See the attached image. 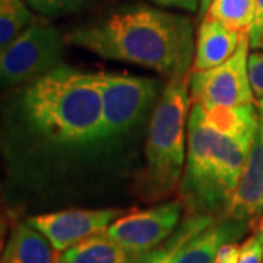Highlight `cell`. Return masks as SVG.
<instances>
[{
    "mask_svg": "<svg viewBox=\"0 0 263 263\" xmlns=\"http://www.w3.org/2000/svg\"><path fill=\"white\" fill-rule=\"evenodd\" d=\"M139 257L101 231L59 252V263H133Z\"/></svg>",
    "mask_w": 263,
    "mask_h": 263,
    "instance_id": "cell-15",
    "label": "cell"
},
{
    "mask_svg": "<svg viewBox=\"0 0 263 263\" xmlns=\"http://www.w3.org/2000/svg\"><path fill=\"white\" fill-rule=\"evenodd\" d=\"M123 214L122 209L116 208L65 209L29 216L27 222L44 235L54 250L63 252L91 235L105 231Z\"/></svg>",
    "mask_w": 263,
    "mask_h": 263,
    "instance_id": "cell-9",
    "label": "cell"
},
{
    "mask_svg": "<svg viewBox=\"0 0 263 263\" xmlns=\"http://www.w3.org/2000/svg\"><path fill=\"white\" fill-rule=\"evenodd\" d=\"M32 19L25 0H0V50L18 37Z\"/></svg>",
    "mask_w": 263,
    "mask_h": 263,
    "instance_id": "cell-18",
    "label": "cell"
},
{
    "mask_svg": "<svg viewBox=\"0 0 263 263\" xmlns=\"http://www.w3.org/2000/svg\"><path fill=\"white\" fill-rule=\"evenodd\" d=\"M263 212V127L259 124L226 216L252 222Z\"/></svg>",
    "mask_w": 263,
    "mask_h": 263,
    "instance_id": "cell-10",
    "label": "cell"
},
{
    "mask_svg": "<svg viewBox=\"0 0 263 263\" xmlns=\"http://www.w3.org/2000/svg\"><path fill=\"white\" fill-rule=\"evenodd\" d=\"M263 260V245L260 240L252 235L241 243V254L238 263H262Z\"/></svg>",
    "mask_w": 263,
    "mask_h": 263,
    "instance_id": "cell-21",
    "label": "cell"
},
{
    "mask_svg": "<svg viewBox=\"0 0 263 263\" xmlns=\"http://www.w3.org/2000/svg\"><path fill=\"white\" fill-rule=\"evenodd\" d=\"M257 48H263V35L260 38V41H259V44H257Z\"/></svg>",
    "mask_w": 263,
    "mask_h": 263,
    "instance_id": "cell-29",
    "label": "cell"
},
{
    "mask_svg": "<svg viewBox=\"0 0 263 263\" xmlns=\"http://www.w3.org/2000/svg\"><path fill=\"white\" fill-rule=\"evenodd\" d=\"M214 221L212 216L187 215L165 241L142 253L133 263H176L184 246Z\"/></svg>",
    "mask_w": 263,
    "mask_h": 263,
    "instance_id": "cell-16",
    "label": "cell"
},
{
    "mask_svg": "<svg viewBox=\"0 0 263 263\" xmlns=\"http://www.w3.org/2000/svg\"><path fill=\"white\" fill-rule=\"evenodd\" d=\"M252 142L208 127L193 110L187 123V155L180 200L187 215L226 216Z\"/></svg>",
    "mask_w": 263,
    "mask_h": 263,
    "instance_id": "cell-3",
    "label": "cell"
},
{
    "mask_svg": "<svg viewBox=\"0 0 263 263\" xmlns=\"http://www.w3.org/2000/svg\"><path fill=\"white\" fill-rule=\"evenodd\" d=\"M245 35L247 34L233 31L212 16H202L195 40L192 70H206L224 63L234 54Z\"/></svg>",
    "mask_w": 263,
    "mask_h": 263,
    "instance_id": "cell-11",
    "label": "cell"
},
{
    "mask_svg": "<svg viewBox=\"0 0 263 263\" xmlns=\"http://www.w3.org/2000/svg\"><path fill=\"white\" fill-rule=\"evenodd\" d=\"M254 6H256L254 22L249 31V41H250V47L256 50L263 35V0H254Z\"/></svg>",
    "mask_w": 263,
    "mask_h": 263,
    "instance_id": "cell-22",
    "label": "cell"
},
{
    "mask_svg": "<svg viewBox=\"0 0 263 263\" xmlns=\"http://www.w3.org/2000/svg\"><path fill=\"white\" fill-rule=\"evenodd\" d=\"M190 75L168 79L152 113L145 146L146 167L138 184L139 196L146 202L170 197L180 187L186 164V129Z\"/></svg>",
    "mask_w": 263,
    "mask_h": 263,
    "instance_id": "cell-4",
    "label": "cell"
},
{
    "mask_svg": "<svg viewBox=\"0 0 263 263\" xmlns=\"http://www.w3.org/2000/svg\"><path fill=\"white\" fill-rule=\"evenodd\" d=\"M211 2L212 0H199V13L203 16L205 13H206L208 8H209V5H211Z\"/></svg>",
    "mask_w": 263,
    "mask_h": 263,
    "instance_id": "cell-27",
    "label": "cell"
},
{
    "mask_svg": "<svg viewBox=\"0 0 263 263\" xmlns=\"http://www.w3.org/2000/svg\"><path fill=\"white\" fill-rule=\"evenodd\" d=\"M192 110L208 127L241 141L253 142L259 127V113L253 103L230 107H203L200 104H193Z\"/></svg>",
    "mask_w": 263,
    "mask_h": 263,
    "instance_id": "cell-13",
    "label": "cell"
},
{
    "mask_svg": "<svg viewBox=\"0 0 263 263\" xmlns=\"http://www.w3.org/2000/svg\"><path fill=\"white\" fill-rule=\"evenodd\" d=\"M27 5L44 18H59L82 9L91 0H25Z\"/></svg>",
    "mask_w": 263,
    "mask_h": 263,
    "instance_id": "cell-19",
    "label": "cell"
},
{
    "mask_svg": "<svg viewBox=\"0 0 263 263\" xmlns=\"http://www.w3.org/2000/svg\"><path fill=\"white\" fill-rule=\"evenodd\" d=\"M19 123L53 149H84L103 142V103L97 73L59 65L32 79L16 101Z\"/></svg>",
    "mask_w": 263,
    "mask_h": 263,
    "instance_id": "cell-2",
    "label": "cell"
},
{
    "mask_svg": "<svg viewBox=\"0 0 263 263\" xmlns=\"http://www.w3.org/2000/svg\"><path fill=\"white\" fill-rule=\"evenodd\" d=\"M65 40L44 19H32L10 44L0 50V85L28 84L62 65Z\"/></svg>",
    "mask_w": 263,
    "mask_h": 263,
    "instance_id": "cell-6",
    "label": "cell"
},
{
    "mask_svg": "<svg viewBox=\"0 0 263 263\" xmlns=\"http://www.w3.org/2000/svg\"><path fill=\"white\" fill-rule=\"evenodd\" d=\"M241 254V245L235 241H227L219 246L215 256V263H238Z\"/></svg>",
    "mask_w": 263,
    "mask_h": 263,
    "instance_id": "cell-23",
    "label": "cell"
},
{
    "mask_svg": "<svg viewBox=\"0 0 263 263\" xmlns=\"http://www.w3.org/2000/svg\"><path fill=\"white\" fill-rule=\"evenodd\" d=\"M249 47V35H245L234 54L224 63L206 70H192L189 78L192 104L230 107L253 103L254 95L247 69Z\"/></svg>",
    "mask_w": 263,
    "mask_h": 263,
    "instance_id": "cell-7",
    "label": "cell"
},
{
    "mask_svg": "<svg viewBox=\"0 0 263 263\" xmlns=\"http://www.w3.org/2000/svg\"><path fill=\"white\" fill-rule=\"evenodd\" d=\"M0 263H59V252L34 227L19 222L12 228Z\"/></svg>",
    "mask_w": 263,
    "mask_h": 263,
    "instance_id": "cell-14",
    "label": "cell"
},
{
    "mask_svg": "<svg viewBox=\"0 0 263 263\" xmlns=\"http://www.w3.org/2000/svg\"><path fill=\"white\" fill-rule=\"evenodd\" d=\"M66 41L110 60L141 66L168 79L190 73L193 22L146 5L113 10L69 32Z\"/></svg>",
    "mask_w": 263,
    "mask_h": 263,
    "instance_id": "cell-1",
    "label": "cell"
},
{
    "mask_svg": "<svg viewBox=\"0 0 263 263\" xmlns=\"http://www.w3.org/2000/svg\"><path fill=\"white\" fill-rule=\"evenodd\" d=\"M254 0H212L205 15L218 19L233 31L249 35L254 22Z\"/></svg>",
    "mask_w": 263,
    "mask_h": 263,
    "instance_id": "cell-17",
    "label": "cell"
},
{
    "mask_svg": "<svg viewBox=\"0 0 263 263\" xmlns=\"http://www.w3.org/2000/svg\"><path fill=\"white\" fill-rule=\"evenodd\" d=\"M249 81L254 98L263 100V51H252L247 59Z\"/></svg>",
    "mask_w": 263,
    "mask_h": 263,
    "instance_id": "cell-20",
    "label": "cell"
},
{
    "mask_svg": "<svg viewBox=\"0 0 263 263\" xmlns=\"http://www.w3.org/2000/svg\"><path fill=\"white\" fill-rule=\"evenodd\" d=\"M151 2L162 8H170V9H180L184 12L199 10V0H151Z\"/></svg>",
    "mask_w": 263,
    "mask_h": 263,
    "instance_id": "cell-24",
    "label": "cell"
},
{
    "mask_svg": "<svg viewBox=\"0 0 263 263\" xmlns=\"http://www.w3.org/2000/svg\"><path fill=\"white\" fill-rule=\"evenodd\" d=\"M8 227H9L8 218L0 212V252H2V246H3V241H5V237H6Z\"/></svg>",
    "mask_w": 263,
    "mask_h": 263,
    "instance_id": "cell-26",
    "label": "cell"
},
{
    "mask_svg": "<svg viewBox=\"0 0 263 263\" xmlns=\"http://www.w3.org/2000/svg\"><path fill=\"white\" fill-rule=\"evenodd\" d=\"M250 228L254 231V235L260 240V243L263 245V215L257 216L256 219H253L250 222Z\"/></svg>",
    "mask_w": 263,
    "mask_h": 263,
    "instance_id": "cell-25",
    "label": "cell"
},
{
    "mask_svg": "<svg viewBox=\"0 0 263 263\" xmlns=\"http://www.w3.org/2000/svg\"><path fill=\"white\" fill-rule=\"evenodd\" d=\"M250 227L246 221L222 216L195 235L179 254L176 263H215L219 246L243 237Z\"/></svg>",
    "mask_w": 263,
    "mask_h": 263,
    "instance_id": "cell-12",
    "label": "cell"
},
{
    "mask_svg": "<svg viewBox=\"0 0 263 263\" xmlns=\"http://www.w3.org/2000/svg\"><path fill=\"white\" fill-rule=\"evenodd\" d=\"M183 209V202L177 199L148 209L132 211L119 216L105 231L119 245L141 256L176 231Z\"/></svg>",
    "mask_w": 263,
    "mask_h": 263,
    "instance_id": "cell-8",
    "label": "cell"
},
{
    "mask_svg": "<svg viewBox=\"0 0 263 263\" xmlns=\"http://www.w3.org/2000/svg\"><path fill=\"white\" fill-rule=\"evenodd\" d=\"M103 103V142L126 136L158 101L162 84L152 78L97 73Z\"/></svg>",
    "mask_w": 263,
    "mask_h": 263,
    "instance_id": "cell-5",
    "label": "cell"
},
{
    "mask_svg": "<svg viewBox=\"0 0 263 263\" xmlns=\"http://www.w3.org/2000/svg\"><path fill=\"white\" fill-rule=\"evenodd\" d=\"M256 107H257V113H259V124L263 127V100H257Z\"/></svg>",
    "mask_w": 263,
    "mask_h": 263,
    "instance_id": "cell-28",
    "label": "cell"
}]
</instances>
